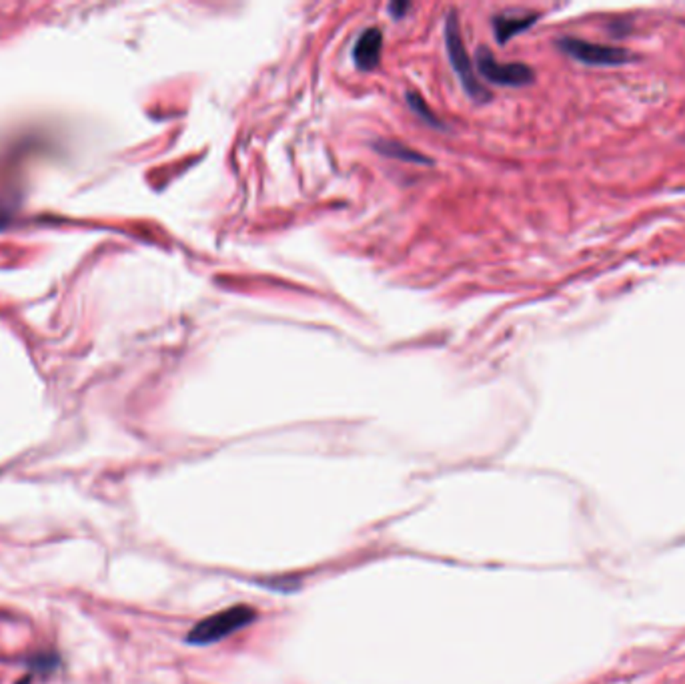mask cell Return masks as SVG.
I'll return each instance as SVG.
<instances>
[{
	"instance_id": "1",
	"label": "cell",
	"mask_w": 685,
	"mask_h": 684,
	"mask_svg": "<svg viewBox=\"0 0 685 684\" xmlns=\"http://www.w3.org/2000/svg\"><path fill=\"white\" fill-rule=\"evenodd\" d=\"M555 46L559 51L585 67H599V69H616L632 62L635 56L622 46H611L601 43H591V40L577 38V37H561L555 40Z\"/></svg>"
},
{
	"instance_id": "2",
	"label": "cell",
	"mask_w": 685,
	"mask_h": 684,
	"mask_svg": "<svg viewBox=\"0 0 685 684\" xmlns=\"http://www.w3.org/2000/svg\"><path fill=\"white\" fill-rule=\"evenodd\" d=\"M445 46H447L451 67H453L459 78H461V85L465 87V91L469 93L473 99L487 101L491 95H489L487 88L479 83L477 75H475L471 56L465 48L463 37H461V27H459V16L455 11H449L447 19H445Z\"/></svg>"
},
{
	"instance_id": "3",
	"label": "cell",
	"mask_w": 685,
	"mask_h": 684,
	"mask_svg": "<svg viewBox=\"0 0 685 684\" xmlns=\"http://www.w3.org/2000/svg\"><path fill=\"white\" fill-rule=\"evenodd\" d=\"M253 621H255L253 608L232 606V608L223 610V613L207 616L205 621H200L195 629L189 632L187 642L197 647L215 645V642H221L223 639H227L229 634L245 629V626L251 624Z\"/></svg>"
},
{
	"instance_id": "4",
	"label": "cell",
	"mask_w": 685,
	"mask_h": 684,
	"mask_svg": "<svg viewBox=\"0 0 685 684\" xmlns=\"http://www.w3.org/2000/svg\"><path fill=\"white\" fill-rule=\"evenodd\" d=\"M475 64L483 77L489 83L503 85V87H526L531 85L535 78V70L526 62H502L495 59V54L489 48H479L475 53Z\"/></svg>"
},
{
	"instance_id": "5",
	"label": "cell",
	"mask_w": 685,
	"mask_h": 684,
	"mask_svg": "<svg viewBox=\"0 0 685 684\" xmlns=\"http://www.w3.org/2000/svg\"><path fill=\"white\" fill-rule=\"evenodd\" d=\"M539 21V12L534 11H505L497 12L491 19V27H493V35L499 45L510 43L513 37L521 35L527 29L534 27Z\"/></svg>"
},
{
	"instance_id": "6",
	"label": "cell",
	"mask_w": 685,
	"mask_h": 684,
	"mask_svg": "<svg viewBox=\"0 0 685 684\" xmlns=\"http://www.w3.org/2000/svg\"><path fill=\"white\" fill-rule=\"evenodd\" d=\"M383 32L379 27H369L355 40L353 61L359 70H373L381 62Z\"/></svg>"
},
{
	"instance_id": "7",
	"label": "cell",
	"mask_w": 685,
	"mask_h": 684,
	"mask_svg": "<svg viewBox=\"0 0 685 684\" xmlns=\"http://www.w3.org/2000/svg\"><path fill=\"white\" fill-rule=\"evenodd\" d=\"M373 149L381 152L383 157H391V159H399L405 161V163H417V165H433V159L419 152L417 149L409 147V144L395 141V139H377L373 141Z\"/></svg>"
},
{
	"instance_id": "8",
	"label": "cell",
	"mask_w": 685,
	"mask_h": 684,
	"mask_svg": "<svg viewBox=\"0 0 685 684\" xmlns=\"http://www.w3.org/2000/svg\"><path fill=\"white\" fill-rule=\"evenodd\" d=\"M405 101H407V104L411 107V111L417 112V115L421 117L427 125L437 127V128L445 127V123H443V120H441L437 115H435V111L429 107V103H427V101L423 99V96L419 95V93H415V91H407V93H405Z\"/></svg>"
},
{
	"instance_id": "9",
	"label": "cell",
	"mask_w": 685,
	"mask_h": 684,
	"mask_svg": "<svg viewBox=\"0 0 685 684\" xmlns=\"http://www.w3.org/2000/svg\"><path fill=\"white\" fill-rule=\"evenodd\" d=\"M56 666H59V656H56L54 653H38L35 655L29 661V671H30V677L35 672L38 674H48L53 672Z\"/></svg>"
},
{
	"instance_id": "10",
	"label": "cell",
	"mask_w": 685,
	"mask_h": 684,
	"mask_svg": "<svg viewBox=\"0 0 685 684\" xmlns=\"http://www.w3.org/2000/svg\"><path fill=\"white\" fill-rule=\"evenodd\" d=\"M411 8H413V4L407 3V0H397V3L389 4V12L395 16V19H401V16H405Z\"/></svg>"
}]
</instances>
